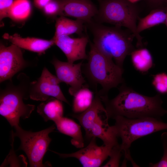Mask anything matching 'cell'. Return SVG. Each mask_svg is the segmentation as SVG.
Returning a JSON list of instances; mask_svg holds the SVG:
<instances>
[{
    "label": "cell",
    "instance_id": "1",
    "mask_svg": "<svg viewBox=\"0 0 167 167\" xmlns=\"http://www.w3.org/2000/svg\"><path fill=\"white\" fill-rule=\"evenodd\" d=\"M119 93L109 99L100 97L104 103L109 118L120 116L129 119L151 117L161 119L167 114L162 106L160 94L148 96L139 93L124 83L119 88Z\"/></svg>",
    "mask_w": 167,
    "mask_h": 167
},
{
    "label": "cell",
    "instance_id": "2",
    "mask_svg": "<svg viewBox=\"0 0 167 167\" xmlns=\"http://www.w3.org/2000/svg\"><path fill=\"white\" fill-rule=\"evenodd\" d=\"M85 24L93 35V43L96 48L123 68L125 58L135 49L132 44L135 37L133 33L121 27L104 25L93 19Z\"/></svg>",
    "mask_w": 167,
    "mask_h": 167
},
{
    "label": "cell",
    "instance_id": "3",
    "mask_svg": "<svg viewBox=\"0 0 167 167\" xmlns=\"http://www.w3.org/2000/svg\"><path fill=\"white\" fill-rule=\"evenodd\" d=\"M89 43L88 62L84 65L82 72L96 90L98 84L101 86L102 89L97 92L100 96H108L111 89L124 83L123 68L100 52L93 43L89 41Z\"/></svg>",
    "mask_w": 167,
    "mask_h": 167
},
{
    "label": "cell",
    "instance_id": "4",
    "mask_svg": "<svg viewBox=\"0 0 167 167\" xmlns=\"http://www.w3.org/2000/svg\"><path fill=\"white\" fill-rule=\"evenodd\" d=\"M99 6L97 15L93 18L95 21L107 23L115 26L127 28L137 39L136 46L142 48V37L137 31V20L140 9L135 3L128 0H98Z\"/></svg>",
    "mask_w": 167,
    "mask_h": 167
},
{
    "label": "cell",
    "instance_id": "5",
    "mask_svg": "<svg viewBox=\"0 0 167 167\" xmlns=\"http://www.w3.org/2000/svg\"><path fill=\"white\" fill-rule=\"evenodd\" d=\"M84 128L86 139H101L103 144L113 147L118 143L113 126L108 123V116L102 102L96 91L91 106L85 111L72 115Z\"/></svg>",
    "mask_w": 167,
    "mask_h": 167
},
{
    "label": "cell",
    "instance_id": "6",
    "mask_svg": "<svg viewBox=\"0 0 167 167\" xmlns=\"http://www.w3.org/2000/svg\"><path fill=\"white\" fill-rule=\"evenodd\" d=\"M113 119L115 121L113 126L118 137L121 138L120 145L126 159L133 163L130 155V148L132 143L137 139L160 131L167 130V123L161 119L147 117L129 119L118 116Z\"/></svg>",
    "mask_w": 167,
    "mask_h": 167
},
{
    "label": "cell",
    "instance_id": "7",
    "mask_svg": "<svg viewBox=\"0 0 167 167\" xmlns=\"http://www.w3.org/2000/svg\"><path fill=\"white\" fill-rule=\"evenodd\" d=\"M19 76L18 85H9L0 92V114L13 127L19 125L20 118H28L35 108L34 105L24 103L29 83L26 82L27 76L24 74Z\"/></svg>",
    "mask_w": 167,
    "mask_h": 167
},
{
    "label": "cell",
    "instance_id": "8",
    "mask_svg": "<svg viewBox=\"0 0 167 167\" xmlns=\"http://www.w3.org/2000/svg\"><path fill=\"white\" fill-rule=\"evenodd\" d=\"M11 136L18 137L20 145L18 149L23 151L29 160L30 167H45L48 165L43 164V157L48 150L51 139L49 136L54 131L55 127L53 125L40 131L32 132L25 130L19 125L14 127Z\"/></svg>",
    "mask_w": 167,
    "mask_h": 167
},
{
    "label": "cell",
    "instance_id": "9",
    "mask_svg": "<svg viewBox=\"0 0 167 167\" xmlns=\"http://www.w3.org/2000/svg\"><path fill=\"white\" fill-rule=\"evenodd\" d=\"M60 83L57 77L45 67L41 76L30 83L28 96L33 100L42 101L52 97L69 104L59 86Z\"/></svg>",
    "mask_w": 167,
    "mask_h": 167
},
{
    "label": "cell",
    "instance_id": "10",
    "mask_svg": "<svg viewBox=\"0 0 167 167\" xmlns=\"http://www.w3.org/2000/svg\"><path fill=\"white\" fill-rule=\"evenodd\" d=\"M27 66L21 48L13 44L6 46L0 43V83L11 80L16 74Z\"/></svg>",
    "mask_w": 167,
    "mask_h": 167
},
{
    "label": "cell",
    "instance_id": "11",
    "mask_svg": "<svg viewBox=\"0 0 167 167\" xmlns=\"http://www.w3.org/2000/svg\"><path fill=\"white\" fill-rule=\"evenodd\" d=\"M96 138L93 137L88 145L79 151L71 153H59L54 151L53 152L63 158L74 157L77 159L83 167H98L109 156L113 147L103 144L97 145Z\"/></svg>",
    "mask_w": 167,
    "mask_h": 167
},
{
    "label": "cell",
    "instance_id": "12",
    "mask_svg": "<svg viewBox=\"0 0 167 167\" xmlns=\"http://www.w3.org/2000/svg\"><path fill=\"white\" fill-rule=\"evenodd\" d=\"M51 63L54 67L56 76L60 82L65 83L70 86L69 92L74 96L86 82L82 74L83 62L74 64L62 61L54 58Z\"/></svg>",
    "mask_w": 167,
    "mask_h": 167
},
{
    "label": "cell",
    "instance_id": "13",
    "mask_svg": "<svg viewBox=\"0 0 167 167\" xmlns=\"http://www.w3.org/2000/svg\"><path fill=\"white\" fill-rule=\"evenodd\" d=\"M55 45L63 53L67 62L74 63L75 61L87 59L86 47L89 42L88 37L83 36L80 37L72 38L69 36L53 37Z\"/></svg>",
    "mask_w": 167,
    "mask_h": 167
},
{
    "label": "cell",
    "instance_id": "14",
    "mask_svg": "<svg viewBox=\"0 0 167 167\" xmlns=\"http://www.w3.org/2000/svg\"><path fill=\"white\" fill-rule=\"evenodd\" d=\"M62 16L74 17L84 24L97 15L98 9L91 0H61Z\"/></svg>",
    "mask_w": 167,
    "mask_h": 167
},
{
    "label": "cell",
    "instance_id": "15",
    "mask_svg": "<svg viewBox=\"0 0 167 167\" xmlns=\"http://www.w3.org/2000/svg\"><path fill=\"white\" fill-rule=\"evenodd\" d=\"M2 37L12 44L20 48L40 54H43L47 49L55 45L53 39L46 40L36 37H23L16 33L10 35L6 33L4 34Z\"/></svg>",
    "mask_w": 167,
    "mask_h": 167
},
{
    "label": "cell",
    "instance_id": "16",
    "mask_svg": "<svg viewBox=\"0 0 167 167\" xmlns=\"http://www.w3.org/2000/svg\"><path fill=\"white\" fill-rule=\"evenodd\" d=\"M58 131L71 137V144L77 148L84 147V140L80 126L70 118L61 117L54 122Z\"/></svg>",
    "mask_w": 167,
    "mask_h": 167
},
{
    "label": "cell",
    "instance_id": "17",
    "mask_svg": "<svg viewBox=\"0 0 167 167\" xmlns=\"http://www.w3.org/2000/svg\"><path fill=\"white\" fill-rule=\"evenodd\" d=\"M84 24L80 20H73L65 16H60L56 19L55 31L54 37L69 36L73 34L82 36Z\"/></svg>",
    "mask_w": 167,
    "mask_h": 167
},
{
    "label": "cell",
    "instance_id": "18",
    "mask_svg": "<svg viewBox=\"0 0 167 167\" xmlns=\"http://www.w3.org/2000/svg\"><path fill=\"white\" fill-rule=\"evenodd\" d=\"M61 101L55 98H50L38 106L37 111L45 121L54 122L63 117V108Z\"/></svg>",
    "mask_w": 167,
    "mask_h": 167
},
{
    "label": "cell",
    "instance_id": "19",
    "mask_svg": "<svg viewBox=\"0 0 167 167\" xmlns=\"http://www.w3.org/2000/svg\"><path fill=\"white\" fill-rule=\"evenodd\" d=\"M166 16L165 8L152 9L145 17L139 19L137 31L139 33L142 31L154 26L164 24Z\"/></svg>",
    "mask_w": 167,
    "mask_h": 167
},
{
    "label": "cell",
    "instance_id": "20",
    "mask_svg": "<svg viewBox=\"0 0 167 167\" xmlns=\"http://www.w3.org/2000/svg\"><path fill=\"white\" fill-rule=\"evenodd\" d=\"M130 55L134 67L139 71L146 73L152 67V58L150 53L147 49L140 48L135 49Z\"/></svg>",
    "mask_w": 167,
    "mask_h": 167
},
{
    "label": "cell",
    "instance_id": "21",
    "mask_svg": "<svg viewBox=\"0 0 167 167\" xmlns=\"http://www.w3.org/2000/svg\"><path fill=\"white\" fill-rule=\"evenodd\" d=\"M72 109L75 114L81 113L91 105L94 99L93 93L85 86H83L74 96Z\"/></svg>",
    "mask_w": 167,
    "mask_h": 167
},
{
    "label": "cell",
    "instance_id": "22",
    "mask_svg": "<svg viewBox=\"0 0 167 167\" xmlns=\"http://www.w3.org/2000/svg\"><path fill=\"white\" fill-rule=\"evenodd\" d=\"M31 10V6L28 0H15L8 13V17L16 21L27 18Z\"/></svg>",
    "mask_w": 167,
    "mask_h": 167
},
{
    "label": "cell",
    "instance_id": "23",
    "mask_svg": "<svg viewBox=\"0 0 167 167\" xmlns=\"http://www.w3.org/2000/svg\"><path fill=\"white\" fill-rule=\"evenodd\" d=\"M152 84L159 93H167V74L162 72L153 75Z\"/></svg>",
    "mask_w": 167,
    "mask_h": 167
},
{
    "label": "cell",
    "instance_id": "24",
    "mask_svg": "<svg viewBox=\"0 0 167 167\" xmlns=\"http://www.w3.org/2000/svg\"><path fill=\"white\" fill-rule=\"evenodd\" d=\"M47 16L55 17L62 15L61 0H51L42 9Z\"/></svg>",
    "mask_w": 167,
    "mask_h": 167
},
{
    "label": "cell",
    "instance_id": "25",
    "mask_svg": "<svg viewBox=\"0 0 167 167\" xmlns=\"http://www.w3.org/2000/svg\"><path fill=\"white\" fill-rule=\"evenodd\" d=\"M122 152L120 145L119 144L113 147L109 155L110 159L103 167H118Z\"/></svg>",
    "mask_w": 167,
    "mask_h": 167
},
{
    "label": "cell",
    "instance_id": "26",
    "mask_svg": "<svg viewBox=\"0 0 167 167\" xmlns=\"http://www.w3.org/2000/svg\"><path fill=\"white\" fill-rule=\"evenodd\" d=\"M161 141L163 148V154L161 160L157 163H150L151 167H167V133H163L161 136Z\"/></svg>",
    "mask_w": 167,
    "mask_h": 167
},
{
    "label": "cell",
    "instance_id": "27",
    "mask_svg": "<svg viewBox=\"0 0 167 167\" xmlns=\"http://www.w3.org/2000/svg\"><path fill=\"white\" fill-rule=\"evenodd\" d=\"M14 2L13 0H0V20L8 17L9 11Z\"/></svg>",
    "mask_w": 167,
    "mask_h": 167
},
{
    "label": "cell",
    "instance_id": "28",
    "mask_svg": "<svg viewBox=\"0 0 167 167\" xmlns=\"http://www.w3.org/2000/svg\"><path fill=\"white\" fill-rule=\"evenodd\" d=\"M148 6L152 10L159 8H165L167 6V0H145Z\"/></svg>",
    "mask_w": 167,
    "mask_h": 167
},
{
    "label": "cell",
    "instance_id": "29",
    "mask_svg": "<svg viewBox=\"0 0 167 167\" xmlns=\"http://www.w3.org/2000/svg\"><path fill=\"white\" fill-rule=\"evenodd\" d=\"M51 0H33L34 4L37 8L42 9Z\"/></svg>",
    "mask_w": 167,
    "mask_h": 167
},
{
    "label": "cell",
    "instance_id": "30",
    "mask_svg": "<svg viewBox=\"0 0 167 167\" xmlns=\"http://www.w3.org/2000/svg\"><path fill=\"white\" fill-rule=\"evenodd\" d=\"M166 16L165 24L167 27V6L166 7Z\"/></svg>",
    "mask_w": 167,
    "mask_h": 167
},
{
    "label": "cell",
    "instance_id": "31",
    "mask_svg": "<svg viewBox=\"0 0 167 167\" xmlns=\"http://www.w3.org/2000/svg\"><path fill=\"white\" fill-rule=\"evenodd\" d=\"M128 0L134 3L135 2V1H137L138 0Z\"/></svg>",
    "mask_w": 167,
    "mask_h": 167
},
{
    "label": "cell",
    "instance_id": "32",
    "mask_svg": "<svg viewBox=\"0 0 167 167\" xmlns=\"http://www.w3.org/2000/svg\"></svg>",
    "mask_w": 167,
    "mask_h": 167
}]
</instances>
